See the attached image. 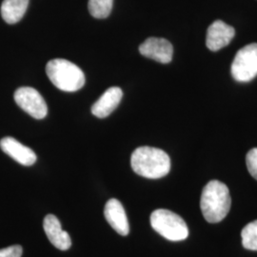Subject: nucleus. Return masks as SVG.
<instances>
[{"label": "nucleus", "instance_id": "obj_1", "mask_svg": "<svg viewBox=\"0 0 257 257\" xmlns=\"http://www.w3.org/2000/svg\"><path fill=\"white\" fill-rule=\"evenodd\" d=\"M132 169L140 176L158 179L171 170V159L164 151L153 147H139L131 158Z\"/></svg>", "mask_w": 257, "mask_h": 257}, {"label": "nucleus", "instance_id": "obj_2", "mask_svg": "<svg viewBox=\"0 0 257 257\" xmlns=\"http://www.w3.org/2000/svg\"><path fill=\"white\" fill-rule=\"evenodd\" d=\"M230 191L218 180H211L203 189L200 207L203 216L209 223L223 220L230 209Z\"/></svg>", "mask_w": 257, "mask_h": 257}, {"label": "nucleus", "instance_id": "obj_3", "mask_svg": "<svg viewBox=\"0 0 257 257\" xmlns=\"http://www.w3.org/2000/svg\"><path fill=\"white\" fill-rule=\"evenodd\" d=\"M46 73L55 87L64 92H76L85 84V75L81 69L66 59L56 58L49 61Z\"/></svg>", "mask_w": 257, "mask_h": 257}, {"label": "nucleus", "instance_id": "obj_4", "mask_svg": "<svg viewBox=\"0 0 257 257\" xmlns=\"http://www.w3.org/2000/svg\"><path fill=\"white\" fill-rule=\"evenodd\" d=\"M151 225L156 232L170 241H182L189 235L188 226L182 217L164 209L152 213Z\"/></svg>", "mask_w": 257, "mask_h": 257}, {"label": "nucleus", "instance_id": "obj_5", "mask_svg": "<svg viewBox=\"0 0 257 257\" xmlns=\"http://www.w3.org/2000/svg\"><path fill=\"white\" fill-rule=\"evenodd\" d=\"M231 75L238 82H248L256 76L257 43L239 50L231 65Z\"/></svg>", "mask_w": 257, "mask_h": 257}, {"label": "nucleus", "instance_id": "obj_6", "mask_svg": "<svg viewBox=\"0 0 257 257\" xmlns=\"http://www.w3.org/2000/svg\"><path fill=\"white\" fill-rule=\"evenodd\" d=\"M15 101L19 107L36 119L44 118L48 113L46 101L36 89L21 87L15 92Z\"/></svg>", "mask_w": 257, "mask_h": 257}, {"label": "nucleus", "instance_id": "obj_7", "mask_svg": "<svg viewBox=\"0 0 257 257\" xmlns=\"http://www.w3.org/2000/svg\"><path fill=\"white\" fill-rule=\"evenodd\" d=\"M139 52L147 58L167 64L173 59L174 48L165 38L150 37L139 46Z\"/></svg>", "mask_w": 257, "mask_h": 257}, {"label": "nucleus", "instance_id": "obj_8", "mask_svg": "<svg viewBox=\"0 0 257 257\" xmlns=\"http://www.w3.org/2000/svg\"><path fill=\"white\" fill-rule=\"evenodd\" d=\"M234 36L235 30L233 27L221 20H216L208 29L206 45L209 50L216 52L224 47L228 46Z\"/></svg>", "mask_w": 257, "mask_h": 257}, {"label": "nucleus", "instance_id": "obj_9", "mask_svg": "<svg viewBox=\"0 0 257 257\" xmlns=\"http://www.w3.org/2000/svg\"><path fill=\"white\" fill-rule=\"evenodd\" d=\"M0 148L6 155L21 165L32 166L37 162V155L35 152L14 138H2L0 141Z\"/></svg>", "mask_w": 257, "mask_h": 257}, {"label": "nucleus", "instance_id": "obj_10", "mask_svg": "<svg viewBox=\"0 0 257 257\" xmlns=\"http://www.w3.org/2000/svg\"><path fill=\"white\" fill-rule=\"evenodd\" d=\"M104 215L110 227L120 235L126 236L130 232L128 218L122 204L115 198H111L105 205Z\"/></svg>", "mask_w": 257, "mask_h": 257}, {"label": "nucleus", "instance_id": "obj_11", "mask_svg": "<svg viewBox=\"0 0 257 257\" xmlns=\"http://www.w3.org/2000/svg\"><path fill=\"white\" fill-rule=\"evenodd\" d=\"M43 228L47 237L55 248L66 250L72 246V239L67 231L62 230L60 222L55 215H47L43 221Z\"/></svg>", "mask_w": 257, "mask_h": 257}, {"label": "nucleus", "instance_id": "obj_12", "mask_svg": "<svg viewBox=\"0 0 257 257\" xmlns=\"http://www.w3.org/2000/svg\"><path fill=\"white\" fill-rule=\"evenodd\" d=\"M123 96V92L119 87H110L102 94L92 107V113L98 118H105L115 110Z\"/></svg>", "mask_w": 257, "mask_h": 257}, {"label": "nucleus", "instance_id": "obj_13", "mask_svg": "<svg viewBox=\"0 0 257 257\" xmlns=\"http://www.w3.org/2000/svg\"><path fill=\"white\" fill-rule=\"evenodd\" d=\"M29 0H3L1 16L8 24H16L24 17Z\"/></svg>", "mask_w": 257, "mask_h": 257}, {"label": "nucleus", "instance_id": "obj_14", "mask_svg": "<svg viewBox=\"0 0 257 257\" xmlns=\"http://www.w3.org/2000/svg\"><path fill=\"white\" fill-rule=\"evenodd\" d=\"M113 0H89V12L95 19H106L110 16Z\"/></svg>", "mask_w": 257, "mask_h": 257}, {"label": "nucleus", "instance_id": "obj_15", "mask_svg": "<svg viewBox=\"0 0 257 257\" xmlns=\"http://www.w3.org/2000/svg\"><path fill=\"white\" fill-rule=\"evenodd\" d=\"M242 244L249 250H257V220L248 223L241 231Z\"/></svg>", "mask_w": 257, "mask_h": 257}, {"label": "nucleus", "instance_id": "obj_16", "mask_svg": "<svg viewBox=\"0 0 257 257\" xmlns=\"http://www.w3.org/2000/svg\"><path fill=\"white\" fill-rule=\"evenodd\" d=\"M248 173L257 180V148L251 149L246 157Z\"/></svg>", "mask_w": 257, "mask_h": 257}, {"label": "nucleus", "instance_id": "obj_17", "mask_svg": "<svg viewBox=\"0 0 257 257\" xmlns=\"http://www.w3.org/2000/svg\"><path fill=\"white\" fill-rule=\"evenodd\" d=\"M23 252L22 247L19 245L11 246L0 249V257H21Z\"/></svg>", "mask_w": 257, "mask_h": 257}]
</instances>
